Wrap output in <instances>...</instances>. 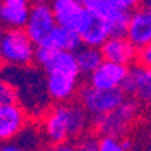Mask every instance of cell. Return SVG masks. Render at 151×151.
I'll use <instances>...</instances> for the list:
<instances>
[{"instance_id":"6da1fadb","label":"cell","mask_w":151,"mask_h":151,"mask_svg":"<svg viewBox=\"0 0 151 151\" xmlns=\"http://www.w3.org/2000/svg\"><path fill=\"white\" fill-rule=\"evenodd\" d=\"M35 62L45 71L52 100L57 103L70 101L78 91L81 76L75 52H60L40 43L37 47Z\"/></svg>"},{"instance_id":"7a4b0ae2","label":"cell","mask_w":151,"mask_h":151,"mask_svg":"<svg viewBox=\"0 0 151 151\" xmlns=\"http://www.w3.org/2000/svg\"><path fill=\"white\" fill-rule=\"evenodd\" d=\"M0 76H4L17 90L18 103L25 108L32 116H43L50 110L52 96L48 93L47 76L42 68H35L30 65L14 67L7 65L0 70Z\"/></svg>"},{"instance_id":"3957f363","label":"cell","mask_w":151,"mask_h":151,"mask_svg":"<svg viewBox=\"0 0 151 151\" xmlns=\"http://www.w3.org/2000/svg\"><path fill=\"white\" fill-rule=\"evenodd\" d=\"M90 124V113L81 103L62 101L57 103L43 115L42 131L45 139L52 145L68 143L73 138L85 134Z\"/></svg>"},{"instance_id":"277c9868","label":"cell","mask_w":151,"mask_h":151,"mask_svg":"<svg viewBox=\"0 0 151 151\" xmlns=\"http://www.w3.org/2000/svg\"><path fill=\"white\" fill-rule=\"evenodd\" d=\"M35 42L25 28H9L2 33V62L5 65L25 67L35 60Z\"/></svg>"},{"instance_id":"5b68a950","label":"cell","mask_w":151,"mask_h":151,"mask_svg":"<svg viewBox=\"0 0 151 151\" xmlns=\"http://www.w3.org/2000/svg\"><path fill=\"white\" fill-rule=\"evenodd\" d=\"M138 113H139V106L136 98L126 96L115 110H111L110 113L100 118H95V126L103 136L121 138L128 133V129L138 118Z\"/></svg>"},{"instance_id":"8992f818","label":"cell","mask_w":151,"mask_h":151,"mask_svg":"<svg viewBox=\"0 0 151 151\" xmlns=\"http://www.w3.org/2000/svg\"><path fill=\"white\" fill-rule=\"evenodd\" d=\"M124 98L126 96H124V91L121 88L100 90L88 85L80 91V103L90 113V116H93V118H100V116L110 113L111 110H115L123 101Z\"/></svg>"},{"instance_id":"52a82bcc","label":"cell","mask_w":151,"mask_h":151,"mask_svg":"<svg viewBox=\"0 0 151 151\" xmlns=\"http://www.w3.org/2000/svg\"><path fill=\"white\" fill-rule=\"evenodd\" d=\"M85 4H86V9L90 14L98 17L108 25L111 37L126 35V28H128L129 22V10L121 9L108 0H85Z\"/></svg>"},{"instance_id":"ba28073f","label":"cell","mask_w":151,"mask_h":151,"mask_svg":"<svg viewBox=\"0 0 151 151\" xmlns=\"http://www.w3.org/2000/svg\"><path fill=\"white\" fill-rule=\"evenodd\" d=\"M55 27H57V18H55L53 10H52V4L47 2V0L33 2L28 20L23 27L32 40L37 45L42 43Z\"/></svg>"},{"instance_id":"9c48e42d","label":"cell","mask_w":151,"mask_h":151,"mask_svg":"<svg viewBox=\"0 0 151 151\" xmlns=\"http://www.w3.org/2000/svg\"><path fill=\"white\" fill-rule=\"evenodd\" d=\"M50 4L57 23L68 28L80 30L90 15L85 0H50Z\"/></svg>"},{"instance_id":"30bf717a","label":"cell","mask_w":151,"mask_h":151,"mask_svg":"<svg viewBox=\"0 0 151 151\" xmlns=\"http://www.w3.org/2000/svg\"><path fill=\"white\" fill-rule=\"evenodd\" d=\"M128 71V65L103 60L101 65L88 76L90 85L100 90H120L123 88L124 81H126Z\"/></svg>"},{"instance_id":"8fae6325","label":"cell","mask_w":151,"mask_h":151,"mask_svg":"<svg viewBox=\"0 0 151 151\" xmlns=\"http://www.w3.org/2000/svg\"><path fill=\"white\" fill-rule=\"evenodd\" d=\"M27 111L20 103H0V143L10 141L27 126Z\"/></svg>"},{"instance_id":"7c38bea8","label":"cell","mask_w":151,"mask_h":151,"mask_svg":"<svg viewBox=\"0 0 151 151\" xmlns=\"http://www.w3.org/2000/svg\"><path fill=\"white\" fill-rule=\"evenodd\" d=\"M126 37L138 50L143 48L145 45H148L151 42V9L150 7L145 5L141 9H138V7L133 9V12L129 14Z\"/></svg>"},{"instance_id":"4fadbf2b","label":"cell","mask_w":151,"mask_h":151,"mask_svg":"<svg viewBox=\"0 0 151 151\" xmlns=\"http://www.w3.org/2000/svg\"><path fill=\"white\" fill-rule=\"evenodd\" d=\"M123 90L126 95L146 103L151 108V68L143 65L129 68Z\"/></svg>"},{"instance_id":"5bb4252c","label":"cell","mask_w":151,"mask_h":151,"mask_svg":"<svg viewBox=\"0 0 151 151\" xmlns=\"http://www.w3.org/2000/svg\"><path fill=\"white\" fill-rule=\"evenodd\" d=\"M105 60L121 65H129L138 58V48L126 35H113L100 47Z\"/></svg>"},{"instance_id":"9a60e30c","label":"cell","mask_w":151,"mask_h":151,"mask_svg":"<svg viewBox=\"0 0 151 151\" xmlns=\"http://www.w3.org/2000/svg\"><path fill=\"white\" fill-rule=\"evenodd\" d=\"M30 0H2L0 23L7 28H23L32 10Z\"/></svg>"},{"instance_id":"2e32d148","label":"cell","mask_w":151,"mask_h":151,"mask_svg":"<svg viewBox=\"0 0 151 151\" xmlns=\"http://www.w3.org/2000/svg\"><path fill=\"white\" fill-rule=\"evenodd\" d=\"M81 43L83 42H81L78 30L63 27V25H58V23L57 27L47 35V38L42 42V45H48V47L60 50V52H76L81 47Z\"/></svg>"},{"instance_id":"e0dca14e","label":"cell","mask_w":151,"mask_h":151,"mask_svg":"<svg viewBox=\"0 0 151 151\" xmlns=\"http://www.w3.org/2000/svg\"><path fill=\"white\" fill-rule=\"evenodd\" d=\"M78 33L81 37V42L85 45H91V47H101L111 37V32H110L106 23L91 14L88 15L86 22L78 30Z\"/></svg>"},{"instance_id":"ac0fdd59","label":"cell","mask_w":151,"mask_h":151,"mask_svg":"<svg viewBox=\"0 0 151 151\" xmlns=\"http://www.w3.org/2000/svg\"><path fill=\"white\" fill-rule=\"evenodd\" d=\"M75 57H76V62H78L81 75H88V76L105 60L100 47H91V45H85V43L75 52Z\"/></svg>"},{"instance_id":"d6986e66","label":"cell","mask_w":151,"mask_h":151,"mask_svg":"<svg viewBox=\"0 0 151 151\" xmlns=\"http://www.w3.org/2000/svg\"><path fill=\"white\" fill-rule=\"evenodd\" d=\"M15 139L27 151H38L42 148V141L45 139V134L37 126H28L27 124Z\"/></svg>"},{"instance_id":"ffe728a7","label":"cell","mask_w":151,"mask_h":151,"mask_svg":"<svg viewBox=\"0 0 151 151\" xmlns=\"http://www.w3.org/2000/svg\"><path fill=\"white\" fill-rule=\"evenodd\" d=\"M100 146L101 151H131V141L118 136H103L100 138Z\"/></svg>"},{"instance_id":"44dd1931","label":"cell","mask_w":151,"mask_h":151,"mask_svg":"<svg viewBox=\"0 0 151 151\" xmlns=\"http://www.w3.org/2000/svg\"><path fill=\"white\" fill-rule=\"evenodd\" d=\"M0 103H18L15 86L4 76H0Z\"/></svg>"},{"instance_id":"7402d4cb","label":"cell","mask_w":151,"mask_h":151,"mask_svg":"<svg viewBox=\"0 0 151 151\" xmlns=\"http://www.w3.org/2000/svg\"><path fill=\"white\" fill-rule=\"evenodd\" d=\"M75 146L76 151H101L100 139L95 134H81Z\"/></svg>"},{"instance_id":"603a6c76","label":"cell","mask_w":151,"mask_h":151,"mask_svg":"<svg viewBox=\"0 0 151 151\" xmlns=\"http://www.w3.org/2000/svg\"><path fill=\"white\" fill-rule=\"evenodd\" d=\"M138 60L143 67L151 68V42L148 45H145L143 48L138 50Z\"/></svg>"},{"instance_id":"cb8c5ba5","label":"cell","mask_w":151,"mask_h":151,"mask_svg":"<svg viewBox=\"0 0 151 151\" xmlns=\"http://www.w3.org/2000/svg\"><path fill=\"white\" fill-rule=\"evenodd\" d=\"M0 151H27V150L14 138V139H10V141L0 143Z\"/></svg>"},{"instance_id":"d4e9b609","label":"cell","mask_w":151,"mask_h":151,"mask_svg":"<svg viewBox=\"0 0 151 151\" xmlns=\"http://www.w3.org/2000/svg\"><path fill=\"white\" fill-rule=\"evenodd\" d=\"M42 151H76V146L70 145V143H55V145L45 148Z\"/></svg>"},{"instance_id":"484cf974","label":"cell","mask_w":151,"mask_h":151,"mask_svg":"<svg viewBox=\"0 0 151 151\" xmlns=\"http://www.w3.org/2000/svg\"><path fill=\"white\" fill-rule=\"evenodd\" d=\"M108 2L118 5V7H121V9L133 10V9H136V7H138V4H139L141 0H108Z\"/></svg>"},{"instance_id":"4316f807","label":"cell","mask_w":151,"mask_h":151,"mask_svg":"<svg viewBox=\"0 0 151 151\" xmlns=\"http://www.w3.org/2000/svg\"><path fill=\"white\" fill-rule=\"evenodd\" d=\"M2 33L4 32H0V62H2Z\"/></svg>"},{"instance_id":"83f0119b","label":"cell","mask_w":151,"mask_h":151,"mask_svg":"<svg viewBox=\"0 0 151 151\" xmlns=\"http://www.w3.org/2000/svg\"><path fill=\"white\" fill-rule=\"evenodd\" d=\"M141 2L146 5V7H150V9H151V0H141Z\"/></svg>"},{"instance_id":"f1b7e54d","label":"cell","mask_w":151,"mask_h":151,"mask_svg":"<svg viewBox=\"0 0 151 151\" xmlns=\"http://www.w3.org/2000/svg\"><path fill=\"white\" fill-rule=\"evenodd\" d=\"M145 151H151V143H150V145H148L146 148H145Z\"/></svg>"},{"instance_id":"f546056e","label":"cell","mask_w":151,"mask_h":151,"mask_svg":"<svg viewBox=\"0 0 151 151\" xmlns=\"http://www.w3.org/2000/svg\"><path fill=\"white\" fill-rule=\"evenodd\" d=\"M0 4H2V0H0Z\"/></svg>"}]
</instances>
